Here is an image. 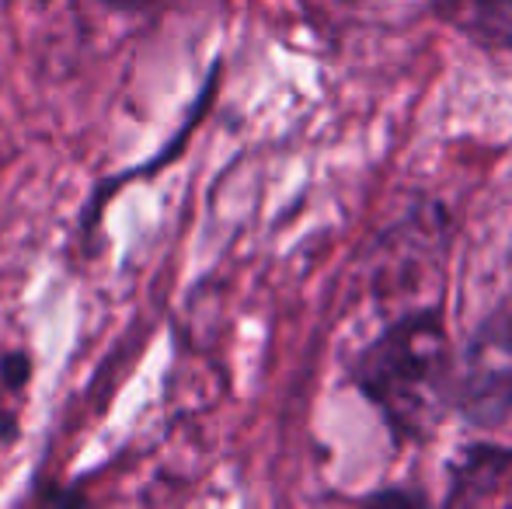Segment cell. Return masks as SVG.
Segmentation results:
<instances>
[{"mask_svg":"<svg viewBox=\"0 0 512 509\" xmlns=\"http://www.w3.org/2000/svg\"><path fill=\"white\" fill-rule=\"evenodd\" d=\"M436 7L467 39L512 49V0H436Z\"/></svg>","mask_w":512,"mask_h":509,"instance_id":"cell-2","label":"cell"},{"mask_svg":"<svg viewBox=\"0 0 512 509\" xmlns=\"http://www.w3.org/2000/svg\"><path fill=\"white\" fill-rule=\"evenodd\" d=\"M352 381L401 440H422L457 398L453 342L436 307L408 311L359 353Z\"/></svg>","mask_w":512,"mask_h":509,"instance_id":"cell-1","label":"cell"},{"mask_svg":"<svg viewBox=\"0 0 512 509\" xmlns=\"http://www.w3.org/2000/svg\"><path fill=\"white\" fill-rule=\"evenodd\" d=\"M112 11H143V7H150L154 0H105Z\"/></svg>","mask_w":512,"mask_h":509,"instance_id":"cell-3","label":"cell"},{"mask_svg":"<svg viewBox=\"0 0 512 509\" xmlns=\"http://www.w3.org/2000/svg\"><path fill=\"white\" fill-rule=\"evenodd\" d=\"M509 405H512V391H509Z\"/></svg>","mask_w":512,"mask_h":509,"instance_id":"cell-4","label":"cell"}]
</instances>
